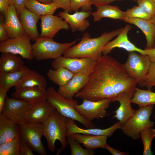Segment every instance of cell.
I'll list each match as a JSON object with an SVG mask.
<instances>
[{"mask_svg":"<svg viewBox=\"0 0 155 155\" xmlns=\"http://www.w3.org/2000/svg\"><path fill=\"white\" fill-rule=\"evenodd\" d=\"M138 82L127 73L123 64L103 55L96 61L86 84L75 96L93 101L109 99L112 102L123 92L135 91Z\"/></svg>","mask_w":155,"mask_h":155,"instance_id":"obj_1","label":"cell"},{"mask_svg":"<svg viewBox=\"0 0 155 155\" xmlns=\"http://www.w3.org/2000/svg\"><path fill=\"white\" fill-rule=\"evenodd\" d=\"M123 28L105 32L97 37H90V34L84 33L80 41L68 49L63 53L65 57L69 58H90L97 61L102 56L105 45L117 36Z\"/></svg>","mask_w":155,"mask_h":155,"instance_id":"obj_2","label":"cell"},{"mask_svg":"<svg viewBox=\"0 0 155 155\" xmlns=\"http://www.w3.org/2000/svg\"><path fill=\"white\" fill-rule=\"evenodd\" d=\"M67 118L55 109L42 123L43 136L46 139L49 150L52 152L55 150V143L57 140L60 142L62 150L65 149L67 146Z\"/></svg>","mask_w":155,"mask_h":155,"instance_id":"obj_3","label":"cell"},{"mask_svg":"<svg viewBox=\"0 0 155 155\" xmlns=\"http://www.w3.org/2000/svg\"><path fill=\"white\" fill-rule=\"evenodd\" d=\"M47 100L60 114L67 118L77 121L86 128H94L95 126L80 114L75 106L78 104V102L73 99H68L60 95L52 86L48 87Z\"/></svg>","mask_w":155,"mask_h":155,"instance_id":"obj_4","label":"cell"},{"mask_svg":"<svg viewBox=\"0 0 155 155\" xmlns=\"http://www.w3.org/2000/svg\"><path fill=\"white\" fill-rule=\"evenodd\" d=\"M153 106L152 105L139 107L132 116L121 124L120 129L123 132L136 140L139 138L142 131L153 127L155 122L150 120Z\"/></svg>","mask_w":155,"mask_h":155,"instance_id":"obj_5","label":"cell"},{"mask_svg":"<svg viewBox=\"0 0 155 155\" xmlns=\"http://www.w3.org/2000/svg\"><path fill=\"white\" fill-rule=\"evenodd\" d=\"M77 40L71 42L60 43L53 38L42 36L32 44L33 58L39 61L46 59H55L61 56L68 49L74 45Z\"/></svg>","mask_w":155,"mask_h":155,"instance_id":"obj_6","label":"cell"},{"mask_svg":"<svg viewBox=\"0 0 155 155\" xmlns=\"http://www.w3.org/2000/svg\"><path fill=\"white\" fill-rule=\"evenodd\" d=\"M21 139L24 141L33 151L41 155L47 154L41 141L43 136L42 123H32L25 121L18 123Z\"/></svg>","mask_w":155,"mask_h":155,"instance_id":"obj_7","label":"cell"},{"mask_svg":"<svg viewBox=\"0 0 155 155\" xmlns=\"http://www.w3.org/2000/svg\"><path fill=\"white\" fill-rule=\"evenodd\" d=\"M31 39L26 33L25 34L0 43V52L20 55L23 58L32 60L33 59Z\"/></svg>","mask_w":155,"mask_h":155,"instance_id":"obj_8","label":"cell"},{"mask_svg":"<svg viewBox=\"0 0 155 155\" xmlns=\"http://www.w3.org/2000/svg\"><path fill=\"white\" fill-rule=\"evenodd\" d=\"M96 62L90 58H69L60 56L54 59L51 65L54 69L63 67L74 74L83 72L91 73Z\"/></svg>","mask_w":155,"mask_h":155,"instance_id":"obj_9","label":"cell"},{"mask_svg":"<svg viewBox=\"0 0 155 155\" xmlns=\"http://www.w3.org/2000/svg\"><path fill=\"white\" fill-rule=\"evenodd\" d=\"M136 52H129L127 59L123 65L127 73L139 81L147 74L152 62L147 55Z\"/></svg>","mask_w":155,"mask_h":155,"instance_id":"obj_10","label":"cell"},{"mask_svg":"<svg viewBox=\"0 0 155 155\" xmlns=\"http://www.w3.org/2000/svg\"><path fill=\"white\" fill-rule=\"evenodd\" d=\"M111 100L105 99L96 101L83 99L82 104L75 106L76 111L87 120L92 121L94 119L98 120L105 117L106 109L110 106Z\"/></svg>","mask_w":155,"mask_h":155,"instance_id":"obj_11","label":"cell"},{"mask_svg":"<svg viewBox=\"0 0 155 155\" xmlns=\"http://www.w3.org/2000/svg\"><path fill=\"white\" fill-rule=\"evenodd\" d=\"M31 105L24 100L7 96L1 113L18 123L24 121L26 115Z\"/></svg>","mask_w":155,"mask_h":155,"instance_id":"obj_12","label":"cell"},{"mask_svg":"<svg viewBox=\"0 0 155 155\" xmlns=\"http://www.w3.org/2000/svg\"><path fill=\"white\" fill-rule=\"evenodd\" d=\"M55 108L47 100L44 99L32 104L27 112L24 121L32 123H43Z\"/></svg>","mask_w":155,"mask_h":155,"instance_id":"obj_13","label":"cell"},{"mask_svg":"<svg viewBox=\"0 0 155 155\" xmlns=\"http://www.w3.org/2000/svg\"><path fill=\"white\" fill-rule=\"evenodd\" d=\"M131 28L128 24L126 25L117 37L108 42L105 45L102 51L103 55H108L114 48L123 49L129 52L135 51L143 55H145V51L136 46L129 39L128 33Z\"/></svg>","mask_w":155,"mask_h":155,"instance_id":"obj_14","label":"cell"},{"mask_svg":"<svg viewBox=\"0 0 155 155\" xmlns=\"http://www.w3.org/2000/svg\"><path fill=\"white\" fill-rule=\"evenodd\" d=\"M61 17L53 15L40 16L41 32L40 37L53 38L60 30H68L70 26L68 23Z\"/></svg>","mask_w":155,"mask_h":155,"instance_id":"obj_15","label":"cell"},{"mask_svg":"<svg viewBox=\"0 0 155 155\" xmlns=\"http://www.w3.org/2000/svg\"><path fill=\"white\" fill-rule=\"evenodd\" d=\"M90 73L83 72L74 74L72 78L66 84L59 86L57 92L65 98L73 99L75 95L86 84Z\"/></svg>","mask_w":155,"mask_h":155,"instance_id":"obj_16","label":"cell"},{"mask_svg":"<svg viewBox=\"0 0 155 155\" xmlns=\"http://www.w3.org/2000/svg\"><path fill=\"white\" fill-rule=\"evenodd\" d=\"M135 91L123 92L116 96L112 102L118 101L120 104L119 107L114 112L115 113L112 119L116 118L123 124L132 116L136 110L133 109L131 105V100Z\"/></svg>","mask_w":155,"mask_h":155,"instance_id":"obj_17","label":"cell"},{"mask_svg":"<svg viewBox=\"0 0 155 155\" xmlns=\"http://www.w3.org/2000/svg\"><path fill=\"white\" fill-rule=\"evenodd\" d=\"M66 125L67 135L77 133L111 137L116 130L120 129L121 128V124L119 121L115 123L110 127L105 129H102L95 128L83 129L79 127L76 124L74 120L68 118H67Z\"/></svg>","mask_w":155,"mask_h":155,"instance_id":"obj_18","label":"cell"},{"mask_svg":"<svg viewBox=\"0 0 155 155\" xmlns=\"http://www.w3.org/2000/svg\"><path fill=\"white\" fill-rule=\"evenodd\" d=\"M4 16L5 27L9 39L26 33L18 18L16 8L12 3H10Z\"/></svg>","mask_w":155,"mask_h":155,"instance_id":"obj_19","label":"cell"},{"mask_svg":"<svg viewBox=\"0 0 155 155\" xmlns=\"http://www.w3.org/2000/svg\"><path fill=\"white\" fill-rule=\"evenodd\" d=\"M91 12L81 11L71 14L67 11H64L59 12L58 15L68 23L72 32H83L89 26V20L87 18L90 16Z\"/></svg>","mask_w":155,"mask_h":155,"instance_id":"obj_20","label":"cell"},{"mask_svg":"<svg viewBox=\"0 0 155 155\" xmlns=\"http://www.w3.org/2000/svg\"><path fill=\"white\" fill-rule=\"evenodd\" d=\"M18 16L25 32L32 40L36 41L40 37L37 27L40 16L31 12L25 7L21 9Z\"/></svg>","mask_w":155,"mask_h":155,"instance_id":"obj_21","label":"cell"},{"mask_svg":"<svg viewBox=\"0 0 155 155\" xmlns=\"http://www.w3.org/2000/svg\"><path fill=\"white\" fill-rule=\"evenodd\" d=\"M11 96L12 98L24 100L32 104L46 99L47 92L46 88L35 87L16 90Z\"/></svg>","mask_w":155,"mask_h":155,"instance_id":"obj_22","label":"cell"},{"mask_svg":"<svg viewBox=\"0 0 155 155\" xmlns=\"http://www.w3.org/2000/svg\"><path fill=\"white\" fill-rule=\"evenodd\" d=\"M19 134L18 123L3 114H0V144L14 139Z\"/></svg>","mask_w":155,"mask_h":155,"instance_id":"obj_23","label":"cell"},{"mask_svg":"<svg viewBox=\"0 0 155 155\" xmlns=\"http://www.w3.org/2000/svg\"><path fill=\"white\" fill-rule=\"evenodd\" d=\"M123 21L138 27L145 35L146 48H153L155 41V26L150 20L140 18H125Z\"/></svg>","mask_w":155,"mask_h":155,"instance_id":"obj_24","label":"cell"},{"mask_svg":"<svg viewBox=\"0 0 155 155\" xmlns=\"http://www.w3.org/2000/svg\"><path fill=\"white\" fill-rule=\"evenodd\" d=\"M75 139L79 144H83L87 149L93 150L97 148L105 149L107 144V136L74 133L67 134Z\"/></svg>","mask_w":155,"mask_h":155,"instance_id":"obj_25","label":"cell"},{"mask_svg":"<svg viewBox=\"0 0 155 155\" xmlns=\"http://www.w3.org/2000/svg\"><path fill=\"white\" fill-rule=\"evenodd\" d=\"M46 79L43 76L30 69L15 87L16 90L35 87L46 88Z\"/></svg>","mask_w":155,"mask_h":155,"instance_id":"obj_26","label":"cell"},{"mask_svg":"<svg viewBox=\"0 0 155 155\" xmlns=\"http://www.w3.org/2000/svg\"><path fill=\"white\" fill-rule=\"evenodd\" d=\"M0 57V72L8 73L19 71L24 67L21 56L9 53H3Z\"/></svg>","mask_w":155,"mask_h":155,"instance_id":"obj_27","label":"cell"},{"mask_svg":"<svg viewBox=\"0 0 155 155\" xmlns=\"http://www.w3.org/2000/svg\"><path fill=\"white\" fill-rule=\"evenodd\" d=\"M96 7V10L91 12L90 13L95 22H98L103 18L123 20L124 19V11L117 6L108 4L97 6Z\"/></svg>","mask_w":155,"mask_h":155,"instance_id":"obj_28","label":"cell"},{"mask_svg":"<svg viewBox=\"0 0 155 155\" xmlns=\"http://www.w3.org/2000/svg\"><path fill=\"white\" fill-rule=\"evenodd\" d=\"M30 68L25 65L21 70L13 72H0V85L8 91L10 88L15 87Z\"/></svg>","mask_w":155,"mask_h":155,"instance_id":"obj_29","label":"cell"},{"mask_svg":"<svg viewBox=\"0 0 155 155\" xmlns=\"http://www.w3.org/2000/svg\"><path fill=\"white\" fill-rule=\"evenodd\" d=\"M25 7L39 16L53 15L55 11L59 8L53 2L50 4L42 3L36 0H27Z\"/></svg>","mask_w":155,"mask_h":155,"instance_id":"obj_30","label":"cell"},{"mask_svg":"<svg viewBox=\"0 0 155 155\" xmlns=\"http://www.w3.org/2000/svg\"><path fill=\"white\" fill-rule=\"evenodd\" d=\"M74 75L72 72L63 67H60L56 69H49L47 73L49 80L59 86L66 84Z\"/></svg>","mask_w":155,"mask_h":155,"instance_id":"obj_31","label":"cell"},{"mask_svg":"<svg viewBox=\"0 0 155 155\" xmlns=\"http://www.w3.org/2000/svg\"><path fill=\"white\" fill-rule=\"evenodd\" d=\"M131 103L139 107L155 104V93L150 90H143L136 87L131 100Z\"/></svg>","mask_w":155,"mask_h":155,"instance_id":"obj_32","label":"cell"},{"mask_svg":"<svg viewBox=\"0 0 155 155\" xmlns=\"http://www.w3.org/2000/svg\"><path fill=\"white\" fill-rule=\"evenodd\" d=\"M19 134L14 139L0 144V155H22Z\"/></svg>","mask_w":155,"mask_h":155,"instance_id":"obj_33","label":"cell"},{"mask_svg":"<svg viewBox=\"0 0 155 155\" xmlns=\"http://www.w3.org/2000/svg\"><path fill=\"white\" fill-rule=\"evenodd\" d=\"M144 146L143 155H152L151 150V143L155 137V129L152 128L144 130L140 133Z\"/></svg>","mask_w":155,"mask_h":155,"instance_id":"obj_34","label":"cell"},{"mask_svg":"<svg viewBox=\"0 0 155 155\" xmlns=\"http://www.w3.org/2000/svg\"><path fill=\"white\" fill-rule=\"evenodd\" d=\"M66 138L71 149V155H94L95 154L94 150L82 148L78 142L71 135H67Z\"/></svg>","mask_w":155,"mask_h":155,"instance_id":"obj_35","label":"cell"},{"mask_svg":"<svg viewBox=\"0 0 155 155\" xmlns=\"http://www.w3.org/2000/svg\"><path fill=\"white\" fill-rule=\"evenodd\" d=\"M142 87H146L151 90V88L155 86V63L152 62L146 75L138 81V84Z\"/></svg>","mask_w":155,"mask_h":155,"instance_id":"obj_36","label":"cell"},{"mask_svg":"<svg viewBox=\"0 0 155 155\" xmlns=\"http://www.w3.org/2000/svg\"><path fill=\"white\" fill-rule=\"evenodd\" d=\"M151 16L139 6L135 5L124 11V18H140L150 20Z\"/></svg>","mask_w":155,"mask_h":155,"instance_id":"obj_37","label":"cell"},{"mask_svg":"<svg viewBox=\"0 0 155 155\" xmlns=\"http://www.w3.org/2000/svg\"><path fill=\"white\" fill-rule=\"evenodd\" d=\"M91 0H70V7L71 11H78L79 9L82 11L91 12L92 5Z\"/></svg>","mask_w":155,"mask_h":155,"instance_id":"obj_38","label":"cell"},{"mask_svg":"<svg viewBox=\"0 0 155 155\" xmlns=\"http://www.w3.org/2000/svg\"><path fill=\"white\" fill-rule=\"evenodd\" d=\"M138 5L151 17L155 14V3L152 0H137Z\"/></svg>","mask_w":155,"mask_h":155,"instance_id":"obj_39","label":"cell"},{"mask_svg":"<svg viewBox=\"0 0 155 155\" xmlns=\"http://www.w3.org/2000/svg\"><path fill=\"white\" fill-rule=\"evenodd\" d=\"M6 31L5 19L2 15H0V42H4L9 39Z\"/></svg>","mask_w":155,"mask_h":155,"instance_id":"obj_40","label":"cell"},{"mask_svg":"<svg viewBox=\"0 0 155 155\" xmlns=\"http://www.w3.org/2000/svg\"><path fill=\"white\" fill-rule=\"evenodd\" d=\"M53 3L59 8L63 9L64 11L71 13L72 11L70 7V0H52Z\"/></svg>","mask_w":155,"mask_h":155,"instance_id":"obj_41","label":"cell"},{"mask_svg":"<svg viewBox=\"0 0 155 155\" xmlns=\"http://www.w3.org/2000/svg\"><path fill=\"white\" fill-rule=\"evenodd\" d=\"M8 91L4 87L0 85V114L2 113L3 109Z\"/></svg>","mask_w":155,"mask_h":155,"instance_id":"obj_42","label":"cell"},{"mask_svg":"<svg viewBox=\"0 0 155 155\" xmlns=\"http://www.w3.org/2000/svg\"><path fill=\"white\" fill-rule=\"evenodd\" d=\"M27 0H9L10 3L13 4L16 8L18 16L21 9L25 7Z\"/></svg>","mask_w":155,"mask_h":155,"instance_id":"obj_43","label":"cell"},{"mask_svg":"<svg viewBox=\"0 0 155 155\" xmlns=\"http://www.w3.org/2000/svg\"><path fill=\"white\" fill-rule=\"evenodd\" d=\"M21 151L22 155H33V150L29 146L21 139Z\"/></svg>","mask_w":155,"mask_h":155,"instance_id":"obj_44","label":"cell"},{"mask_svg":"<svg viewBox=\"0 0 155 155\" xmlns=\"http://www.w3.org/2000/svg\"><path fill=\"white\" fill-rule=\"evenodd\" d=\"M10 4L9 0H0V11L4 16Z\"/></svg>","mask_w":155,"mask_h":155,"instance_id":"obj_45","label":"cell"},{"mask_svg":"<svg viewBox=\"0 0 155 155\" xmlns=\"http://www.w3.org/2000/svg\"><path fill=\"white\" fill-rule=\"evenodd\" d=\"M122 0H91V2L92 5H94L96 7L108 5L115 1Z\"/></svg>","mask_w":155,"mask_h":155,"instance_id":"obj_46","label":"cell"},{"mask_svg":"<svg viewBox=\"0 0 155 155\" xmlns=\"http://www.w3.org/2000/svg\"><path fill=\"white\" fill-rule=\"evenodd\" d=\"M145 55L148 56L152 62L155 63V47L145 48Z\"/></svg>","mask_w":155,"mask_h":155,"instance_id":"obj_47","label":"cell"},{"mask_svg":"<svg viewBox=\"0 0 155 155\" xmlns=\"http://www.w3.org/2000/svg\"><path fill=\"white\" fill-rule=\"evenodd\" d=\"M105 149H107L113 155H128V153L122 152L114 149L108 144L106 146Z\"/></svg>","mask_w":155,"mask_h":155,"instance_id":"obj_48","label":"cell"},{"mask_svg":"<svg viewBox=\"0 0 155 155\" xmlns=\"http://www.w3.org/2000/svg\"><path fill=\"white\" fill-rule=\"evenodd\" d=\"M44 3L50 4L52 3V0H36Z\"/></svg>","mask_w":155,"mask_h":155,"instance_id":"obj_49","label":"cell"},{"mask_svg":"<svg viewBox=\"0 0 155 155\" xmlns=\"http://www.w3.org/2000/svg\"><path fill=\"white\" fill-rule=\"evenodd\" d=\"M149 20L151 22L153 23L155 26V14L151 17V19ZM153 47H155V41Z\"/></svg>","mask_w":155,"mask_h":155,"instance_id":"obj_50","label":"cell"},{"mask_svg":"<svg viewBox=\"0 0 155 155\" xmlns=\"http://www.w3.org/2000/svg\"><path fill=\"white\" fill-rule=\"evenodd\" d=\"M154 122H155V116H154Z\"/></svg>","mask_w":155,"mask_h":155,"instance_id":"obj_51","label":"cell"},{"mask_svg":"<svg viewBox=\"0 0 155 155\" xmlns=\"http://www.w3.org/2000/svg\"><path fill=\"white\" fill-rule=\"evenodd\" d=\"M155 3V0H152Z\"/></svg>","mask_w":155,"mask_h":155,"instance_id":"obj_52","label":"cell"}]
</instances>
